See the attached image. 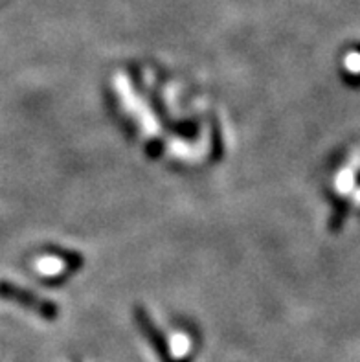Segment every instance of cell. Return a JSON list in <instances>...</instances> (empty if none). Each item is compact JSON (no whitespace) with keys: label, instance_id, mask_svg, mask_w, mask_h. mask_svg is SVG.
<instances>
[{"label":"cell","instance_id":"6da1fadb","mask_svg":"<svg viewBox=\"0 0 360 362\" xmlns=\"http://www.w3.org/2000/svg\"><path fill=\"white\" fill-rule=\"evenodd\" d=\"M0 298L18 303L21 308L35 313V315H39L45 320H55L57 315H59V308H57L55 302H50V300L42 298V296H37V294L30 293L26 289H21V287L8 284V281H0Z\"/></svg>","mask_w":360,"mask_h":362},{"label":"cell","instance_id":"7a4b0ae2","mask_svg":"<svg viewBox=\"0 0 360 362\" xmlns=\"http://www.w3.org/2000/svg\"><path fill=\"white\" fill-rule=\"evenodd\" d=\"M134 322H137L138 329H140V333L144 335V339L149 342V346L156 354V357L160 358V362H190L187 358L186 361H178V358L173 357L164 333L153 324V320H151V317L147 315L146 309L140 308V305L134 309Z\"/></svg>","mask_w":360,"mask_h":362}]
</instances>
